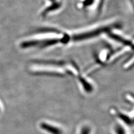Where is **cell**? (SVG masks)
Here are the masks:
<instances>
[{"instance_id": "obj_1", "label": "cell", "mask_w": 134, "mask_h": 134, "mask_svg": "<svg viewBox=\"0 0 134 134\" xmlns=\"http://www.w3.org/2000/svg\"><path fill=\"white\" fill-rule=\"evenodd\" d=\"M125 98L127 102H130L133 105V109L130 113L121 112L117 108H112L110 110L111 114L116 116L122 123L126 126L134 127V94L131 92H128L125 94Z\"/></svg>"}, {"instance_id": "obj_2", "label": "cell", "mask_w": 134, "mask_h": 134, "mask_svg": "<svg viewBox=\"0 0 134 134\" xmlns=\"http://www.w3.org/2000/svg\"><path fill=\"white\" fill-rule=\"evenodd\" d=\"M77 79L84 92L87 93H90L93 91L94 86L90 79L86 77V75H83L81 74Z\"/></svg>"}, {"instance_id": "obj_3", "label": "cell", "mask_w": 134, "mask_h": 134, "mask_svg": "<svg viewBox=\"0 0 134 134\" xmlns=\"http://www.w3.org/2000/svg\"><path fill=\"white\" fill-rule=\"evenodd\" d=\"M40 127L50 134H63V131L60 128L47 122H41L40 124Z\"/></svg>"}, {"instance_id": "obj_4", "label": "cell", "mask_w": 134, "mask_h": 134, "mask_svg": "<svg viewBox=\"0 0 134 134\" xmlns=\"http://www.w3.org/2000/svg\"><path fill=\"white\" fill-rule=\"evenodd\" d=\"M92 133V127L91 126L88 124H83L79 129V134H91Z\"/></svg>"}, {"instance_id": "obj_5", "label": "cell", "mask_w": 134, "mask_h": 134, "mask_svg": "<svg viewBox=\"0 0 134 134\" xmlns=\"http://www.w3.org/2000/svg\"><path fill=\"white\" fill-rule=\"evenodd\" d=\"M114 131L115 134H127L126 131L123 125L121 124H117L115 125Z\"/></svg>"}, {"instance_id": "obj_6", "label": "cell", "mask_w": 134, "mask_h": 134, "mask_svg": "<svg viewBox=\"0 0 134 134\" xmlns=\"http://www.w3.org/2000/svg\"><path fill=\"white\" fill-rule=\"evenodd\" d=\"M60 7V5L59 3H55V4H54V5H52L50 7H48V8H47V9L45 10V11H44L43 12V14L44 13H47L49 11H51L52 10H57L58 9V8H59Z\"/></svg>"}, {"instance_id": "obj_7", "label": "cell", "mask_w": 134, "mask_h": 134, "mask_svg": "<svg viewBox=\"0 0 134 134\" xmlns=\"http://www.w3.org/2000/svg\"><path fill=\"white\" fill-rule=\"evenodd\" d=\"M130 1H131V2L132 3V5H133V6L134 7V0H130Z\"/></svg>"}, {"instance_id": "obj_8", "label": "cell", "mask_w": 134, "mask_h": 134, "mask_svg": "<svg viewBox=\"0 0 134 134\" xmlns=\"http://www.w3.org/2000/svg\"><path fill=\"white\" fill-rule=\"evenodd\" d=\"M52 1H53V0H52Z\"/></svg>"}]
</instances>
